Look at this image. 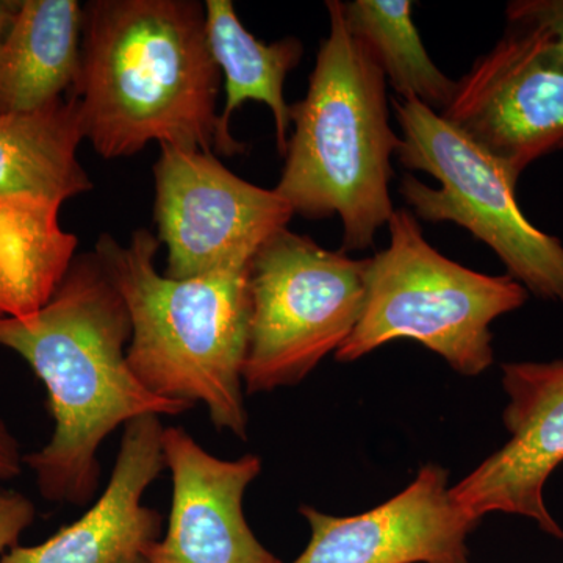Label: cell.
Masks as SVG:
<instances>
[{
    "label": "cell",
    "mask_w": 563,
    "mask_h": 563,
    "mask_svg": "<svg viewBox=\"0 0 563 563\" xmlns=\"http://www.w3.org/2000/svg\"><path fill=\"white\" fill-rule=\"evenodd\" d=\"M158 247L144 229L128 244L109 233L96 243L131 317L129 366L146 390L191 407L201 402L218 431L246 440L250 266L172 279L155 268Z\"/></svg>",
    "instance_id": "obj_3"
},
{
    "label": "cell",
    "mask_w": 563,
    "mask_h": 563,
    "mask_svg": "<svg viewBox=\"0 0 563 563\" xmlns=\"http://www.w3.org/2000/svg\"><path fill=\"white\" fill-rule=\"evenodd\" d=\"M22 462L24 457H21L16 440L11 435L5 422L0 420V479L16 477L21 473Z\"/></svg>",
    "instance_id": "obj_21"
},
{
    "label": "cell",
    "mask_w": 563,
    "mask_h": 563,
    "mask_svg": "<svg viewBox=\"0 0 563 563\" xmlns=\"http://www.w3.org/2000/svg\"><path fill=\"white\" fill-rule=\"evenodd\" d=\"M154 176L157 239L168 247L172 279L247 268L295 214L276 190L235 176L207 152L162 144Z\"/></svg>",
    "instance_id": "obj_8"
},
{
    "label": "cell",
    "mask_w": 563,
    "mask_h": 563,
    "mask_svg": "<svg viewBox=\"0 0 563 563\" xmlns=\"http://www.w3.org/2000/svg\"><path fill=\"white\" fill-rule=\"evenodd\" d=\"M206 31L211 55L224 76L225 103L220 114L222 132L231 135L229 122L244 102L265 103L276 125V147L287 154L291 135L290 106L285 102L284 85L288 74L302 60L303 46L298 38L263 43L240 21L231 0H207Z\"/></svg>",
    "instance_id": "obj_16"
},
{
    "label": "cell",
    "mask_w": 563,
    "mask_h": 563,
    "mask_svg": "<svg viewBox=\"0 0 563 563\" xmlns=\"http://www.w3.org/2000/svg\"><path fill=\"white\" fill-rule=\"evenodd\" d=\"M77 236L60 224V209L0 206V318L40 310L76 258Z\"/></svg>",
    "instance_id": "obj_17"
},
{
    "label": "cell",
    "mask_w": 563,
    "mask_h": 563,
    "mask_svg": "<svg viewBox=\"0 0 563 563\" xmlns=\"http://www.w3.org/2000/svg\"><path fill=\"white\" fill-rule=\"evenodd\" d=\"M387 225L390 244L366 263L361 320L336 361L355 362L410 339L462 376L487 372L495 362L492 322L521 309L528 290L509 274L488 276L444 257L410 210H395Z\"/></svg>",
    "instance_id": "obj_5"
},
{
    "label": "cell",
    "mask_w": 563,
    "mask_h": 563,
    "mask_svg": "<svg viewBox=\"0 0 563 563\" xmlns=\"http://www.w3.org/2000/svg\"><path fill=\"white\" fill-rule=\"evenodd\" d=\"M501 383L509 442L450 487L451 498L474 520L520 515L563 540L544 503V485L563 462V361L504 363Z\"/></svg>",
    "instance_id": "obj_10"
},
{
    "label": "cell",
    "mask_w": 563,
    "mask_h": 563,
    "mask_svg": "<svg viewBox=\"0 0 563 563\" xmlns=\"http://www.w3.org/2000/svg\"><path fill=\"white\" fill-rule=\"evenodd\" d=\"M121 563H147L144 561L143 555H132V558L125 559V561H122Z\"/></svg>",
    "instance_id": "obj_23"
},
{
    "label": "cell",
    "mask_w": 563,
    "mask_h": 563,
    "mask_svg": "<svg viewBox=\"0 0 563 563\" xmlns=\"http://www.w3.org/2000/svg\"><path fill=\"white\" fill-rule=\"evenodd\" d=\"M440 117L520 179L533 162L563 151L561 52L539 25L509 21Z\"/></svg>",
    "instance_id": "obj_9"
},
{
    "label": "cell",
    "mask_w": 563,
    "mask_h": 563,
    "mask_svg": "<svg viewBox=\"0 0 563 563\" xmlns=\"http://www.w3.org/2000/svg\"><path fill=\"white\" fill-rule=\"evenodd\" d=\"M84 140L73 92L38 110L0 114V206L62 209L90 191V176L77 158Z\"/></svg>",
    "instance_id": "obj_14"
},
{
    "label": "cell",
    "mask_w": 563,
    "mask_h": 563,
    "mask_svg": "<svg viewBox=\"0 0 563 563\" xmlns=\"http://www.w3.org/2000/svg\"><path fill=\"white\" fill-rule=\"evenodd\" d=\"M299 514L310 542L291 563H468V537L479 521L453 501L448 472L426 465L390 501L354 517L310 506Z\"/></svg>",
    "instance_id": "obj_11"
},
{
    "label": "cell",
    "mask_w": 563,
    "mask_h": 563,
    "mask_svg": "<svg viewBox=\"0 0 563 563\" xmlns=\"http://www.w3.org/2000/svg\"><path fill=\"white\" fill-rule=\"evenodd\" d=\"M221 73L206 7L196 0H92L84 7L79 101L85 139L102 158L131 157L152 141L242 154L217 113Z\"/></svg>",
    "instance_id": "obj_2"
},
{
    "label": "cell",
    "mask_w": 563,
    "mask_h": 563,
    "mask_svg": "<svg viewBox=\"0 0 563 563\" xmlns=\"http://www.w3.org/2000/svg\"><path fill=\"white\" fill-rule=\"evenodd\" d=\"M410 0L343 2L347 31L368 51L399 99H417L442 114L457 81L432 62L412 18Z\"/></svg>",
    "instance_id": "obj_18"
},
{
    "label": "cell",
    "mask_w": 563,
    "mask_h": 563,
    "mask_svg": "<svg viewBox=\"0 0 563 563\" xmlns=\"http://www.w3.org/2000/svg\"><path fill=\"white\" fill-rule=\"evenodd\" d=\"M131 317L96 254L79 255L40 310L0 318V346L21 355L49 395L46 446L25 455L44 499L85 506L98 492L103 440L141 417L192 409L155 396L128 362Z\"/></svg>",
    "instance_id": "obj_1"
},
{
    "label": "cell",
    "mask_w": 563,
    "mask_h": 563,
    "mask_svg": "<svg viewBox=\"0 0 563 563\" xmlns=\"http://www.w3.org/2000/svg\"><path fill=\"white\" fill-rule=\"evenodd\" d=\"M368 258L277 232L252 258L247 395L302 383L346 343L361 320Z\"/></svg>",
    "instance_id": "obj_7"
},
{
    "label": "cell",
    "mask_w": 563,
    "mask_h": 563,
    "mask_svg": "<svg viewBox=\"0 0 563 563\" xmlns=\"http://www.w3.org/2000/svg\"><path fill=\"white\" fill-rule=\"evenodd\" d=\"M325 7L331 27L306 98L290 106L291 135L274 190L307 220L339 214L342 251H365L396 210L391 158L401 136L390 125L383 70L347 31L343 2Z\"/></svg>",
    "instance_id": "obj_4"
},
{
    "label": "cell",
    "mask_w": 563,
    "mask_h": 563,
    "mask_svg": "<svg viewBox=\"0 0 563 563\" xmlns=\"http://www.w3.org/2000/svg\"><path fill=\"white\" fill-rule=\"evenodd\" d=\"M22 0H0V44L9 35L20 13Z\"/></svg>",
    "instance_id": "obj_22"
},
{
    "label": "cell",
    "mask_w": 563,
    "mask_h": 563,
    "mask_svg": "<svg viewBox=\"0 0 563 563\" xmlns=\"http://www.w3.org/2000/svg\"><path fill=\"white\" fill-rule=\"evenodd\" d=\"M507 21L539 25L563 57V0H515L507 5Z\"/></svg>",
    "instance_id": "obj_19"
},
{
    "label": "cell",
    "mask_w": 563,
    "mask_h": 563,
    "mask_svg": "<svg viewBox=\"0 0 563 563\" xmlns=\"http://www.w3.org/2000/svg\"><path fill=\"white\" fill-rule=\"evenodd\" d=\"M391 106L402 132L399 163L440 184L432 188L413 176L402 177L398 190L415 217L461 225L492 247L528 292L563 303V244L525 217L517 201L518 180L424 103L395 96Z\"/></svg>",
    "instance_id": "obj_6"
},
{
    "label": "cell",
    "mask_w": 563,
    "mask_h": 563,
    "mask_svg": "<svg viewBox=\"0 0 563 563\" xmlns=\"http://www.w3.org/2000/svg\"><path fill=\"white\" fill-rule=\"evenodd\" d=\"M35 520V506L21 493L0 487V551L18 547L22 532Z\"/></svg>",
    "instance_id": "obj_20"
},
{
    "label": "cell",
    "mask_w": 563,
    "mask_h": 563,
    "mask_svg": "<svg viewBox=\"0 0 563 563\" xmlns=\"http://www.w3.org/2000/svg\"><path fill=\"white\" fill-rule=\"evenodd\" d=\"M84 7L77 0H22L0 44V114L65 98L80 70Z\"/></svg>",
    "instance_id": "obj_15"
},
{
    "label": "cell",
    "mask_w": 563,
    "mask_h": 563,
    "mask_svg": "<svg viewBox=\"0 0 563 563\" xmlns=\"http://www.w3.org/2000/svg\"><path fill=\"white\" fill-rule=\"evenodd\" d=\"M161 417L124 426L106 490L79 520L35 547H14L0 563H121L143 555L161 536V515L144 506V492L166 470Z\"/></svg>",
    "instance_id": "obj_13"
},
{
    "label": "cell",
    "mask_w": 563,
    "mask_h": 563,
    "mask_svg": "<svg viewBox=\"0 0 563 563\" xmlns=\"http://www.w3.org/2000/svg\"><path fill=\"white\" fill-rule=\"evenodd\" d=\"M162 450L172 472L173 501L165 537L146 548L147 563H284L254 536L243 498L261 457L233 461L207 453L181 428H165Z\"/></svg>",
    "instance_id": "obj_12"
}]
</instances>
